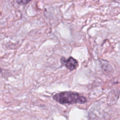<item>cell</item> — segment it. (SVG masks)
Instances as JSON below:
<instances>
[{"label":"cell","mask_w":120,"mask_h":120,"mask_svg":"<svg viewBox=\"0 0 120 120\" xmlns=\"http://www.w3.org/2000/svg\"><path fill=\"white\" fill-rule=\"evenodd\" d=\"M31 0H15L16 2L19 4L22 5H25L29 2Z\"/></svg>","instance_id":"obj_3"},{"label":"cell","mask_w":120,"mask_h":120,"mask_svg":"<svg viewBox=\"0 0 120 120\" xmlns=\"http://www.w3.org/2000/svg\"><path fill=\"white\" fill-rule=\"evenodd\" d=\"M56 102L60 104H82L87 102V98L80 94L72 91H63L52 96Z\"/></svg>","instance_id":"obj_1"},{"label":"cell","mask_w":120,"mask_h":120,"mask_svg":"<svg viewBox=\"0 0 120 120\" xmlns=\"http://www.w3.org/2000/svg\"><path fill=\"white\" fill-rule=\"evenodd\" d=\"M60 62L63 65L65 66L71 71L75 69L78 66V62L77 60L71 56L67 59L65 57H61L60 59Z\"/></svg>","instance_id":"obj_2"}]
</instances>
